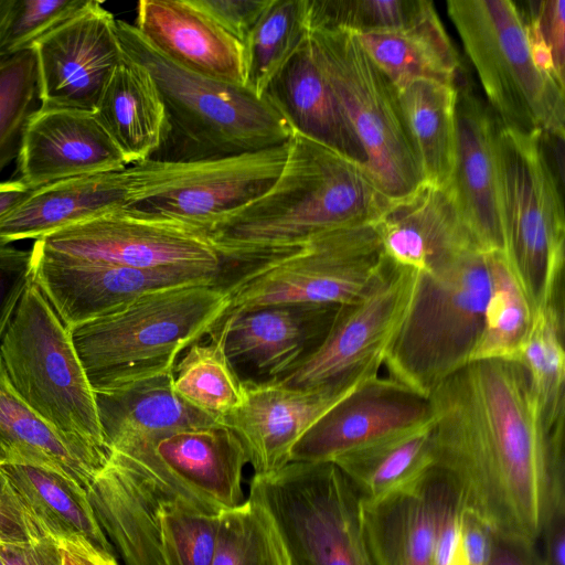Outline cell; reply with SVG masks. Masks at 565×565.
<instances>
[{
  "mask_svg": "<svg viewBox=\"0 0 565 565\" xmlns=\"http://www.w3.org/2000/svg\"><path fill=\"white\" fill-rule=\"evenodd\" d=\"M433 468L458 507L504 543L535 552L565 509L564 435L543 422L519 361H471L428 397Z\"/></svg>",
  "mask_w": 565,
  "mask_h": 565,
  "instance_id": "obj_1",
  "label": "cell"
},
{
  "mask_svg": "<svg viewBox=\"0 0 565 565\" xmlns=\"http://www.w3.org/2000/svg\"><path fill=\"white\" fill-rule=\"evenodd\" d=\"M287 147L281 172L263 194L202 228L225 266L288 253L330 230L374 223L388 204L364 163L296 131Z\"/></svg>",
  "mask_w": 565,
  "mask_h": 565,
  "instance_id": "obj_2",
  "label": "cell"
},
{
  "mask_svg": "<svg viewBox=\"0 0 565 565\" xmlns=\"http://www.w3.org/2000/svg\"><path fill=\"white\" fill-rule=\"evenodd\" d=\"M116 29L122 53L150 73L164 106L163 137L151 160L223 158L284 145L294 134L265 96L178 66L134 24L117 19Z\"/></svg>",
  "mask_w": 565,
  "mask_h": 565,
  "instance_id": "obj_3",
  "label": "cell"
},
{
  "mask_svg": "<svg viewBox=\"0 0 565 565\" xmlns=\"http://www.w3.org/2000/svg\"><path fill=\"white\" fill-rule=\"evenodd\" d=\"M228 295L221 281L150 292L73 329L93 388L172 372L179 355L222 320Z\"/></svg>",
  "mask_w": 565,
  "mask_h": 565,
  "instance_id": "obj_4",
  "label": "cell"
},
{
  "mask_svg": "<svg viewBox=\"0 0 565 565\" xmlns=\"http://www.w3.org/2000/svg\"><path fill=\"white\" fill-rule=\"evenodd\" d=\"M490 250L472 248L419 273L413 302L384 362L388 377L428 398L471 361L490 292Z\"/></svg>",
  "mask_w": 565,
  "mask_h": 565,
  "instance_id": "obj_5",
  "label": "cell"
},
{
  "mask_svg": "<svg viewBox=\"0 0 565 565\" xmlns=\"http://www.w3.org/2000/svg\"><path fill=\"white\" fill-rule=\"evenodd\" d=\"M447 13L499 122L564 140L565 86L535 63L522 10L509 0H449Z\"/></svg>",
  "mask_w": 565,
  "mask_h": 565,
  "instance_id": "obj_6",
  "label": "cell"
},
{
  "mask_svg": "<svg viewBox=\"0 0 565 565\" xmlns=\"http://www.w3.org/2000/svg\"><path fill=\"white\" fill-rule=\"evenodd\" d=\"M495 147L504 253L534 310L564 302L562 179L552 167L545 137L498 120Z\"/></svg>",
  "mask_w": 565,
  "mask_h": 565,
  "instance_id": "obj_7",
  "label": "cell"
},
{
  "mask_svg": "<svg viewBox=\"0 0 565 565\" xmlns=\"http://www.w3.org/2000/svg\"><path fill=\"white\" fill-rule=\"evenodd\" d=\"M0 359L15 392L51 426L71 439L110 452L72 332L33 279L1 340Z\"/></svg>",
  "mask_w": 565,
  "mask_h": 565,
  "instance_id": "obj_8",
  "label": "cell"
},
{
  "mask_svg": "<svg viewBox=\"0 0 565 565\" xmlns=\"http://www.w3.org/2000/svg\"><path fill=\"white\" fill-rule=\"evenodd\" d=\"M385 254L374 223L320 233L288 253L228 266L222 284L228 307L222 319L286 303L348 305L365 291Z\"/></svg>",
  "mask_w": 565,
  "mask_h": 565,
  "instance_id": "obj_9",
  "label": "cell"
},
{
  "mask_svg": "<svg viewBox=\"0 0 565 565\" xmlns=\"http://www.w3.org/2000/svg\"><path fill=\"white\" fill-rule=\"evenodd\" d=\"M248 497L271 514L290 565H374L361 498L334 463L291 461L254 475Z\"/></svg>",
  "mask_w": 565,
  "mask_h": 565,
  "instance_id": "obj_10",
  "label": "cell"
},
{
  "mask_svg": "<svg viewBox=\"0 0 565 565\" xmlns=\"http://www.w3.org/2000/svg\"><path fill=\"white\" fill-rule=\"evenodd\" d=\"M313 56L365 154V167L388 199L420 182L418 162L399 110L396 89L353 32L309 30Z\"/></svg>",
  "mask_w": 565,
  "mask_h": 565,
  "instance_id": "obj_11",
  "label": "cell"
},
{
  "mask_svg": "<svg viewBox=\"0 0 565 565\" xmlns=\"http://www.w3.org/2000/svg\"><path fill=\"white\" fill-rule=\"evenodd\" d=\"M287 142L223 158L149 159L130 164L124 209L202 231L211 220L248 203L276 181Z\"/></svg>",
  "mask_w": 565,
  "mask_h": 565,
  "instance_id": "obj_12",
  "label": "cell"
},
{
  "mask_svg": "<svg viewBox=\"0 0 565 565\" xmlns=\"http://www.w3.org/2000/svg\"><path fill=\"white\" fill-rule=\"evenodd\" d=\"M419 271L386 255L354 302L342 305L321 343L277 377L286 386L350 388L379 375L413 302Z\"/></svg>",
  "mask_w": 565,
  "mask_h": 565,
  "instance_id": "obj_13",
  "label": "cell"
},
{
  "mask_svg": "<svg viewBox=\"0 0 565 565\" xmlns=\"http://www.w3.org/2000/svg\"><path fill=\"white\" fill-rule=\"evenodd\" d=\"M151 440L110 449L87 489L97 522L125 565H163L160 523L168 509L192 505L221 512L166 468Z\"/></svg>",
  "mask_w": 565,
  "mask_h": 565,
  "instance_id": "obj_14",
  "label": "cell"
},
{
  "mask_svg": "<svg viewBox=\"0 0 565 565\" xmlns=\"http://www.w3.org/2000/svg\"><path fill=\"white\" fill-rule=\"evenodd\" d=\"M46 250L137 268H191L223 275L225 263L200 230L117 209L34 241Z\"/></svg>",
  "mask_w": 565,
  "mask_h": 565,
  "instance_id": "obj_15",
  "label": "cell"
},
{
  "mask_svg": "<svg viewBox=\"0 0 565 565\" xmlns=\"http://www.w3.org/2000/svg\"><path fill=\"white\" fill-rule=\"evenodd\" d=\"M32 279L66 328L118 311L153 291L220 281L222 274L191 268H137L60 255L33 243Z\"/></svg>",
  "mask_w": 565,
  "mask_h": 565,
  "instance_id": "obj_16",
  "label": "cell"
},
{
  "mask_svg": "<svg viewBox=\"0 0 565 565\" xmlns=\"http://www.w3.org/2000/svg\"><path fill=\"white\" fill-rule=\"evenodd\" d=\"M116 21L102 2L88 0L32 46L41 107L94 113L122 56Z\"/></svg>",
  "mask_w": 565,
  "mask_h": 565,
  "instance_id": "obj_17",
  "label": "cell"
},
{
  "mask_svg": "<svg viewBox=\"0 0 565 565\" xmlns=\"http://www.w3.org/2000/svg\"><path fill=\"white\" fill-rule=\"evenodd\" d=\"M430 420L428 398L377 375L312 424L292 447L290 462H331L348 450Z\"/></svg>",
  "mask_w": 565,
  "mask_h": 565,
  "instance_id": "obj_18",
  "label": "cell"
},
{
  "mask_svg": "<svg viewBox=\"0 0 565 565\" xmlns=\"http://www.w3.org/2000/svg\"><path fill=\"white\" fill-rule=\"evenodd\" d=\"M462 67L456 82L455 161L447 188L487 249L504 252L497 161V117Z\"/></svg>",
  "mask_w": 565,
  "mask_h": 565,
  "instance_id": "obj_19",
  "label": "cell"
},
{
  "mask_svg": "<svg viewBox=\"0 0 565 565\" xmlns=\"http://www.w3.org/2000/svg\"><path fill=\"white\" fill-rule=\"evenodd\" d=\"M243 381V404L217 423L239 438L257 476L274 473L288 465L299 438L358 387L301 390L276 379Z\"/></svg>",
  "mask_w": 565,
  "mask_h": 565,
  "instance_id": "obj_20",
  "label": "cell"
},
{
  "mask_svg": "<svg viewBox=\"0 0 565 565\" xmlns=\"http://www.w3.org/2000/svg\"><path fill=\"white\" fill-rule=\"evenodd\" d=\"M18 161L19 180L31 190L128 167L94 113L41 106L28 122Z\"/></svg>",
  "mask_w": 565,
  "mask_h": 565,
  "instance_id": "obj_21",
  "label": "cell"
},
{
  "mask_svg": "<svg viewBox=\"0 0 565 565\" xmlns=\"http://www.w3.org/2000/svg\"><path fill=\"white\" fill-rule=\"evenodd\" d=\"M341 306L286 303L222 319L224 348L234 369L277 379L311 353L327 335Z\"/></svg>",
  "mask_w": 565,
  "mask_h": 565,
  "instance_id": "obj_22",
  "label": "cell"
},
{
  "mask_svg": "<svg viewBox=\"0 0 565 565\" xmlns=\"http://www.w3.org/2000/svg\"><path fill=\"white\" fill-rule=\"evenodd\" d=\"M374 226L384 254L419 273L466 250L487 249L463 221L449 190L425 181L406 195L391 199Z\"/></svg>",
  "mask_w": 565,
  "mask_h": 565,
  "instance_id": "obj_23",
  "label": "cell"
},
{
  "mask_svg": "<svg viewBox=\"0 0 565 565\" xmlns=\"http://www.w3.org/2000/svg\"><path fill=\"white\" fill-rule=\"evenodd\" d=\"M455 503L451 488L434 468L409 487L379 500H361L374 565H435L437 533Z\"/></svg>",
  "mask_w": 565,
  "mask_h": 565,
  "instance_id": "obj_24",
  "label": "cell"
},
{
  "mask_svg": "<svg viewBox=\"0 0 565 565\" xmlns=\"http://www.w3.org/2000/svg\"><path fill=\"white\" fill-rule=\"evenodd\" d=\"M138 32L163 56L192 73L245 87L243 44L192 0H141Z\"/></svg>",
  "mask_w": 565,
  "mask_h": 565,
  "instance_id": "obj_25",
  "label": "cell"
},
{
  "mask_svg": "<svg viewBox=\"0 0 565 565\" xmlns=\"http://www.w3.org/2000/svg\"><path fill=\"white\" fill-rule=\"evenodd\" d=\"M151 443L166 468L211 505L223 511L244 502L242 479L248 459L242 441L226 426L180 429Z\"/></svg>",
  "mask_w": 565,
  "mask_h": 565,
  "instance_id": "obj_26",
  "label": "cell"
},
{
  "mask_svg": "<svg viewBox=\"0 0 565 565\" xmlns=\"http://www.w3.org/2000/svg\"><path fill=\"white\" fill-rule=\"evenodd\" d=\"M109 455L71 439L51 426L15 392L0 359V466L46 468L87 491Z\"/></svg>",
  "mask_w": 565,
  "mask_h": 565,
  "instance_id": "obj_27",
  "label": "cell"
},
{
  "mask_svg": "<svg viewBox=\"0 0 565 565\" xmlns=\"http://www.w3.org/2000/svg\"><path fill=\"white\" fill-rule=\"evenodd\" d=\"M126 202V168L58 180L32 190L0 220V241H36Z\"/></svg>",
  "mask_w": 565,
  "mask_h": 565,
  "instance_id": "obj_28",
  "label": "cell"
},
{
  "mask_svg": "<svg viewBox=\"0 0 565 565\" xmlns=\"http://www.w3.org/2000/svg\"><path fill=\"white\" fill-rule=\"evenodd\" d=\"M173 371L93 388L105 444L110 449L186 428L217 424L180 397Z\"/></svg>",
  "mask_w": 565,
  "mask_h": 565,
  "instance_id": "obj_29",
  "label": "cell"
},
{
  "mask_svg": "<svg viewBox=\"0 0 565 565\" xmlns=\"http://www.w3.org/2000/svg\"><path fill=\"white\" fill-rule=\"evenodd\" d=\"M264 96L294 131L365 164L364 150L316 62L308 34Z\"/></svg>",
  "mask_w": 565,
  "mask_h": 565,
  "instance_id": "obj_30",
  "label": "cell"
},
{
  "mask_svg": "<svg viewBox=\"0 0 565 565\" xmlns=\"http://www.w3.org/2000/svg\"><path fill=\"white\" fill-rule=\"evenodd\" d=\"M94 114L128 166L150 159L159 149L164 106L150 73L124 53Z\"/></svg>",
  "mask_w": 565,
  "mask_h": 565,
  "instance_id": "obj_31",
  "label": "cell"
},
{
  "mask_svg": "<svg viewBox=\"0 0 565 565\" xmlns=\"http://www.w3.org/2000/svg\"><path fill=\"white\" fill-rule=\"evenodd\" d=\"M0 469L44 535L57 542L82 539L115 555L114 546L97 522L86 489L46 468L2 465Z\"/></svg>",
  "mask_w": 565,
  "mask_h": 565,
  "instance_id": "obj_32",
  "label": "cell"
},
{
  "mask_svg": "<svg viewBox=\"0 0 565 565\" xmlns=\"http://www.w3.org/2000/svg\"><path fill=\"white\" fill-rule=\"evenodd\" d=\"M354 34L394 87L416 78L455 84L462 68L434 6L405 26Z\"/></svg>",
  "mask_w": 565,
  "mask_h": 565,
  "instance_id": "obj_33",
  "label": "cell"
},
{
  "mask_svg": "<svg viewBox=\"0 0 565 565\" xmlns=\"http://www.w3.org/2000/svg\"><path fill=\"white\" fill-rule=\"evenodd\" d=\"M395 89L422 181L447 189L455 161L456 83L416 78Z\"/></svg>",
  "mask_w": 565,
  "mask_h": 565,
  "instance_id": "obj_34",
  "label": "cell"
},
{
  "mask_svg": "<svg viewBox=\"0 0 565 565\" xmlns=\"http://www.w3.org/2000/svg\"><path fill=\"white\" fill-rule=\"evenodd\" d=\"M362 501L379 500L433 468L431 420L348 450L332 461Z\"/></svg>",
  "mask_w": 565,
  "mask_h": 565,
  "instance_id": "obj_35",
  "label": "cell"
},
{
  "mask_svg": "<svg viewBox=\"0 0 565 565\" xmlns=\"http://www.w3.org/2000/svg\"><path fill=\"white\" fill-rule=\"evenodd\" d=\"M488 264L490 292L482 332L471 361H519L533 324L535 310L503 250H490Z\"/></svg>",
  "mask_w": 565,
  "mask_h": 565,
  "instance_id": "obj_36",
  "label": "cell"
},
{
  "mask_svg": "<svg viewBox=\"0 0 565 565\" xmlns=\"http://www.w3.org/2000/svg\"><path fill=\"white\" fill-rule=\"evenodd\" d=\"M191 344L173 369L175 393L216 422L244 402V381L228 360L222 327Z\"/></svg>",
  "mask_w": 565,
  "mask_h": 565,
  "instance_id": "obj_37",
  "label": "cell"
},
{
  "mask_svg": "<svg viewBox=\"0 0 565 565\" xmlns=\"http://www.w3.org/2000/svg\"><path fill=\"white\" fill-rule=\"evenodd\" d=\"M564 302L535 310L519 362L527 370L547 429L564 435L565 350Z\"/></svg>",
  "mask_w": 565,
  "mask_h": 565,
  "instance_id": "obj_38",
  "label": "cell"
},
{
  "mask_svg": "<svg viewBox=\"0 0 565 565\" xmlns=\"http://www.w3.org/2000/svg\"><path fill=\"white\" fill-rule=\"evenodd\" d=\"M307 34V0H270L243 43L245 88L263 97Z\"/></svg>",
  "mask_w": 565,
  "mask_h": 565,
  "instance_id": "obj_39",
  "label": "cell"
},
{
  "mask_svg": "<svg viewBox=\"0 0 565 565\" xmlns=\"http://www.w3.org/2000/svg\"><path fill=\"white\" fill-rule=\"evenodd\" d=\"M213 565H290L281 534L263 504L248 497L220 512Z\"/></svg>",
  "mask_w": 565,
  "mask_h": 565,
  "instance_id": "obj_40",
  "label": "cell"
},
{
  "mask_svg": "<svg viewBox=\"0 0 565 565\" xmlns=\"http://www.w3.org/2000/svg\"><path fill=\"white\" fill-rule=\"evenodd\" d=\"M39 99L32 49L0 56V171L18 159L24 131Z\"/></svg>",
  "mask_w": 565,
  "mask_h": 565,
  "instance_id": "obj_41",
  "label": "cell"
},
{
  "mask_svg": "<svg viewBox=\"0 0 565 565\" xmlns=\"http://www.w3.org/2000/svg\"><path fill=\"white\" fill-rule=\"evenodd\" d=\"M427 0H307L309 30H347L356 34L398 29L417 20Z\"/></svg>",
  "mask_w": 565,
  "mask_h": 565,
  "instance_id": "obj_42",
  "label": "cell"
},
{
  "mask_svg": "<svg viewBox=\"0 0 565 565\" xmlns=\"http://www.w3.org/2000/svg\"><path fill=\"white\" fill-rule=\"evenodd\" d=\"M218 514L192 505L168 509L160 523L163 565H213Z\"/></svg>",
  "mask_w": 565,
  "mask_h": 565,
  "instance_id": "obj_43",
  "label": "cell"
},
{
  "mask_svg": "<svg viewBox=\"0 0 565 565\" xmlns=\"http://www.w3.org/2000/svg\"><path fill=\"white\" fill-rule=\"evenodd\" d=\"M88 0H14L0 43V56L32 46L82 10Z\"/></svg>",
  "mask_w": 565,
  "mask_h": 565,
  "instance_id": "obj_44",
  "label": "cell"
},
{
  "mask_svg": "<svg viewBox=\"0 0 565 565\" xmlns=\"http://www.w3.org/2000/svg\"><path fill=\"white\" fill-rule=\"evenodd\" d=\"M526 4L522 13L534 61L565 86V1H529Z\"/></svg>",
  "mask_w": 565,
  "mask_h": 565,
  "instance_id": "obj_45",
  "label": "cell"
},
{
  "mask_svg": "<svg viewBox=\"0 0 565 565\" xmlns=\"http://www.w3.org/2000/svg\"><path fill=\"white\" fill-rule=\"evenodd\" d=\"M31 281V249L0 241V343Z\"/></svg>",
  "mask_w": 565,
  "mask_h": 565,
  "instance_id": "obj_46",
  "label": "cell"
},
{
  "mask_svg": "<svg viewBox=\"0 0 565 565\" xmlns=\"http://www.w3.org/2000/svg\"><path fill=\"white\" fill-rule=\"evenodd\" d=\"M192 1L242 44L270 3V0Z\"/></svg>",
  "mask_w": 565,
  "mask_h": 565,
  "instance_id": "obj_47",
  "label": "cell"
},
{
  "mask_svg": "<svg viewBox=\"0 0 565 565\" xmlns=\"http://www.w3.org/2000/svg\"><path fill=\"white\" fill-rule=\"evenodd\" d=\"M45 536L23 508L0 469V543H26Z\"/></svg>",
  "mask_w": 565,
  "mask_h": 565,
  "instance_id": "obj_48",
  "label": "cell"
},
{
  "mask_svg": "<svg viewBox=\"0 0 565 565\" xmlns=\"http://www.w3.org/2000/svg\"><path fill=\"white\" fill-rule=\"evenodd\" d=\"M495 537L473 514L459 511L454 558L457 565H489Z\"/></svg>",
  "mask_w": 565,
  "mask_h": 565,
  "instance_id": "obj_49",
  "label": "cell"
},
{
  "mask_svg": "<svg viewBox=\"0 0 565 565\" xmlns=\"http://www.w3.org/2000/svg\"><path fill=\"white\" fill-rule=\"evenodd\" d=\"M4 565H62L60 544L45 535L26 543H0Z\"/></svg>",
  "mask_w": 565,
  "mask_h": 565,
  "instance_id": "obj_50",
  "label": "cell"
},
{
  "mask_svg": "<svg viewBox=\"0 0 565 565\" xmlns=\"http://www.w3.org/2000/svg\"><path fill=\"white\" fill-rule=\"evenodd\" d=\"M62 565H119L115 555L102 551L85 540L58 542Z\"/></svg>",
  "mask_w": 565,
  "mask_h": 565,
  "instance_id": "obj_51",
  "label": "cell"
},
{
  "mask_svg": "<svg viewBox=\"0 0 565 565\" xmlns=\"http://www.w3.org/2000/svg\"><path fill=\"white\" fill-rule=\"evenodd\" d=\"M542 539L544 555L542 559L537 558V565H565V509L553 514Z\"/></svg>",
  "mask_w": 565,
  "mask_h": 565,
  "instance_id": "obj_52",
  "label": "cell"
},
{
  "mask_svg": "<svg viewBox=\"0 0 565 565\" xmlns=\"http://www.w3.org/2000/svg\"><path fill=\"white\" fill-rule=\"evenodd\" d=\"M459 507L457 503L451 505L446 512L436 539L435 545V565H449L458 536Z\"/></svg>",
  "mask_w": 565,
  "mask_h": 565,
  "instance_id": "obj_53",
  "label": "cell"
},
{
  "mask_svg": "<svg viewBox=\"0 0 565 565\" xmlns=\"http://www.w3.org/2000/svg\"><path fill=\"white\" fill-rule=\"evenodd\" d=\"M489 565H537L535 552L495 539Z\"/></svg>",
  "mask_w": 565,
  "mask_h": 565,
  "instance_id": "obj_54",
  "label": "cell"
},
{
  "mask_svg": "<svg viewBox=\"0 0 565 565\" xmlns=\"http://www.w3.org/2000/svg\"><path fill=\"white\" fill-rule=\"evenodd\" d=\"M31 191L20 180L0 182V220L18 206Z\"/></svg>",
  "mask_w": 565,
  "mask_h": 565,
  "instance_id": "obj_55",
  "label": "cell"
},
{
  "mask_svg": "<svg viewBox=\"0 0 565 565\" xmlns=\"http://www.w3.org/2000/svg\"><path fill=\"white\" fill-rule=\"evenodd\" d=\"M14 0H0V43Z\"/></svg>",
  "mask_w": 565,
  "mask_h": 565,
  "instance_id": "obj_56",
  "label": "cell"
},
{
  "mask_svg": "<svg viewBox=\"0 0 565 565\" xmlns=\"http://www.w3.org/2000/svg\"><path fill=\"white\" fill-rule=\"evenodd\" d=\"M0 565H4L1 558H0Z\"/></svg>",
  "mask_w": 565,
  "mask_h": 565,
  "instance_id": "obj_57",
  "label": "cell"
}]
</instances>
